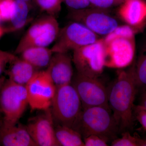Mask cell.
<instances>
[{"label": "cell", "instance_id": "6da1fadb", "mask_svg": "<svg viewBox=\"0 0 146 146\" xmlns=\"http://www.w3.org/2000/svg\"><path fill=\"white\" fill-rule=\"evenodd\" d=\"M137 94L134 60L127 69L118 71L117 77L108 88V105L120 133L129 131L133 127L134 102Z\"/></svg>", "mask_w": 146, "mask_h": 146}, {"label": "cell", "instance_id": "7a4b0ae2", "mask_svg": "<svg viewBox=\"0 0 146 146\" xmlns=\"http://www.w3.org/2000/svg\"><path fill=\"white\" fill-rule=\"evenodd\" d=\"M72 128L78 132L83 139L94 134L108 142L113 141L120 133L109 106H95L82 109Z\"/></svg>", "mask_w": 146, "mask_h": 146}, {"label": "cell", "instance_id": "3957f363", "mask_svg": "<svg viewBox=\"0 0 146 146\" xmlns=\"http://www.w3.org/2000/svg\"><path fill=\"white\" fill-rule=\"evenodd\" d=\"M28 105L25 86L6 79L0 94L3 125H12L18 123Z\"/></svg>", "mask_w": 146, "mask_h": 146}, {"label": "cell", "instance_id": "277c9868", "mask_svg": "<svg viewBox=\"0 0 146 146\" xmlns=\"http://www.w3.org/2000/svg\"><path fill=\"white\" fill-rule=\"evenodd\" d=\"M60 28L56 17L46 14L35 21L20 40L14 54L32 47H47L55 41Z\"/></svg>", "mask_w": 146, "mask_h": 146}, {"label": "cell", "instance_id": "5b68a950", "mask_svg": "<svg viewBox=\"0 0 146 146\" xmlns=\"http://www.w3.org/2000/svg\"><path fill=\"white\" fill-rule=\"evenodd\" d=\"M50 108L58 124L72 127L82 107L78 94L71 84L56 87Z\"/></svg>", "mask_w": 146, "mask_h": 146}, {"label": "cell", "instance_id": "8992f818", "mask_svg": "<svg viewBox=\"0 0 146 146\" xmlns=\"http://www.w3.org/2000/svg\"><path fill=\"white\" fill-rule=\"evenodd\" d=\"M135 35L103 37L105 67L121 69L133 63L136 52Z\"/></svg>", "mask_w": 146, "mask_h": 146}, {"label": "cell", "instance_id": "52a82bcc", "mask_svg": "<svg viewBox=\"0 0 146 146\" xmlns=\"http://www.w3.org/2000/svg\"><path fill=\"white\" fill-rule=\"evenodd\" d=\"M73 52V62L78 73L94 78H98L101 76L105 67L103 37Z\"/></svg>", "mask_w": 146, "mask_h": 146}, {"label": "cell", "instance_id": "ba28073f", "mask_svg": "<svg viewBox=\"0 0 146 146\" xmlns=\"http://www.w3.org/2000/svg\"><path fill=\"white\" fill-rule=\"evenodd\" d=\"M99 36L82 24L72 21L60 28L51 49L53 53L69 52L96 42Z\"/></svg>", "mask_w": 146, "mask_h": 146}, {"label": "cell", "instance_id": "9c48e42d", "mask_svg": "<svg viewBox=\"0 0 146 146\" xmlns=\"http://www.w3.org/2000/svg\"><path fill=\"white\" fill-rule=\"evenodd\" d=\"M108 10L96 7L70 10L68 17L72 21L82 24L99 36L104 37L119 25L117 19Z\"/></svg>", "mask_w": 146, "mask_h": 146}, {"label": "cell", "instance_id": "30bf717a", "mask_svg": "<svg viewBox=\"0 0 146 146\" xmlns=\"http://www.w3.org/2000/svg\"><path fill=\"white\" fill-rule=\"evenodd\" d=\"M25 87L32 110H44L51 107L56 86L46 69L37 71Z\"/></svg>", "mask_w": 146, "mask_h": 146}, {"label": "cell", "instance_id": "8fae6325", "mask_svg": "<svg viewBox=\"0 0 146 146\" xmlns=\"http://www.w3.org/2000/svg\"><path fill=\"white\" fill-rule=\"evenodd\" d=\"M98 78L89 77L77 72L71 84L81 101L82 109L95 106H109L108 88Z\"/></svg>", "mask_w": 146, "mask_h": 146}, {"label": "cell", "instance_id": "7c38bea8", "mask_svg": "<svg viewBox=\"0 0 146 146\" xmlns=\"http://www.w3.org/2000/svg\"><path fill=\"white\" fill-rule=\"evenodd\" d=\"M44 111L25 125L27 130L37 146H60L55 136L51 109Z\"/></svg>", "mask_w": 146, "mask_h": 146}, {"label": "cell", "instance_id": "4fadbf2b", "mask_svg": "<svg viewBox=\"0 0 146 146\" xmlns=\"http://www.w3.org/2000/svg\"><path fill=\"white\" fill-rule=\"evenodd\" d=\"M73 63L69 52L53 54L46 70L56 87L71 84L74 75Z\"/></svg>", "mask_w": 146, "mask_h": 146}, {"label": "cell", "instance_id": "5bb4252c", "mask_svg": "<svg viewBox=\"0 0 146 146\" xmlns=\"http://www.w3.org/2000/svg\"><path fill=\"white\" fill-rule=\"evenodd\" d=\"M118 16L136 33L146 25V0H126L119 5Z\"/></svg>", "mask_w": 146, "mask_h": 146}, {"label": "cell", "instance_id": "9a60e30c", "mask_svg": "<svg viewBox=\"0 0 146 146\" xmlns=\"http://www.w3.org/2000/svg\"><path fill=\"white\" fill-rule=\"evenodd\" d=\"M17 124L9 126L2 125L0 127V145L37 146L25 125Z\"/></svg>", "mask_w": 146, "mask_h": 146}, {"label": "cell", "instance_id": "2e32d148", "mask_svg": "<svg viewBox=\"0 0 146 146\" xmlns=\"http://www.w3.org/2000/svg\"><path fill=\"white\" fill-rule=\"evenodd\" d=\"M9 65V69L6 72L8 78L16 83L25 86L39 71L21 57H17Z\"/></svg>", "mask_w": 146, "mask_h": 146}, {"label": "cell", "instance_id": "e0dca14e", "mask_svg": "<svg viewBox=\"0 0 146 146\" xmlns=\"http://www.w3.org/2000/svg\"><path fill=\"white\" fill-rule=\"evenodd\" d=\"M53 52L51 48L45 47H32L20 54V57L39 70L48 68Z\"/></svg>", "mask_w": 146, "mask_h": 146}, {"label": "cell", "instance_id": "ac0fdd59", "mask_svg": "<svg viewBox=\"0 0 146 146\" xmlns=\"http://www.w3.org/2000/svg\"><path fill=\"white\" fill-rule=\"evenodd\" d=\"M15 9L10 21V25L6 28L7 33L13 32L22 29L29 21L30 5L25 0H15Z\"/></svg>", "mask_w": 146, "mask_h": 146}, {"label": "cell", "instance_id": "d6986e66", "mask_svg": "<svg viewBox=\"0 0 146 146\" xmlns=\"http://www.w3.org/2000/svg\"><path fill=\"white\" fill-rule=\"evenodd\" d=\"M55 133L60 146H85L81 135L72 127L57 124Z\"/></svg>", "mask_w": 146, "mask_h": 146}, {"label": "cell", "instance_id": "ffe728a7", "mask_svg": "<svg viewBox=\"0 0 146 146\" xmlns=\"http://www.w3.org/2000/svg\"><path fill=\"white\" fill-rule=\"evenodd\" d=\"M135 78L137 93L146 90V43L139 51L137 60H135Z\"/></svg>", "mask_w": 146, "mask_h": 146}, {"label": "cell", "instance_id": "44dd1931", "mask_svg": "<svg viewBox=\"0 0 146 146\" xmlns=\"http://www.w3.org/2000/svg\"><path fill=\"white\" fill-rule=\"evenodd\" d=\"M40 10L56 17L61 11L63 0H33Z\"/></svg>", "mask_w": 146, "mask_h": 146}, {"label": "cell", "instance_id": "7402d4cb", "mask_svg": "<svg viewBox=\"0 0 146 146\" xmlns=\"http://www.w3.org/2000/svg\"><path fill=\"white\" fill-rule=\"evenodd\" d=\"M15 9V0H0V15L1 21L9 22Z\"/></svg>", "mask_w": 146, "mask_h": 146}, {"label": "cell", "instance_id": "603a6c76", "mask_svg": "<svg viewBox=\"0 0 146 146\" xmlns=\"http://www.w3.org/2000/svg\"><path fill=\"white\" fill-rule=\"evenodd\" d=\"M121 137L116 138L111 142L112 146H139V138L131 135L129 131L121 133Z\"/></svg>", "mask_w": 146, "mask_h": 146}, {"label": "cell", "instance_id": "cb8c5ba5", "mask_svg": "<svg viewBox=\"0 0 146 146\" xmlns=\"http://www.w3.org/2000/svg\"><path fill=\"white\" fill-rule=\"evenodd\" d=\"M70 10H78L94 7L89 0H63Z\"/></svg>", "mask_w": 146, "mask_h": 146}, {"label": "cell", "instance_id": "d4e9b609", "mask_svg": "<svg viewBox=\"0 0 146 146\" xmlns=\"http://www.w3.org/2000/svg\"><path fill=\"white\" fill-rule=\"evenodd\" d=\"M94 7L109 9L115 7L119 6L123 1V0H89Z\"/></svg>", "mask_w": 146, "mask_h": 146}, {"label": "cell", "instance_id": "484cf974", "mask_svg": "<svg viewBox=\"0 0 146 146\" xmlns=\"http://www.w3.org/2000/svg\"><path fill=\"white\" fill-rule=\"evenodd\" d=\"M17 57L14 54L0 50V76L5 70L7 65L10 64Z\"/></svg>", "mask_w": 146, "mask_h": 146}, {"label": "cell", "instance_id": "4316f807", "mask_svg": "<svg viewBox=\"0 0 146 146\" xmlns=\"http://www.w3.org/2000/svg\"><path fill=\"white\" fill-rule=\"evenodd\" d=\"M85 146H107L105 139L96 135H91L83 139Z\"/></svg>", "mask_w": 146, "mask_h": 146}, {"label": "cell", "instance_id": "83f0119b", "mask_svg": "<svg viewBox=\"0 0 146 146\" xmlns=\"http://www.w3.org/2000/svg\"><path fill=\"white\" fill-rule=\"evenodd\" d=\"M133 115L134 119L138 121L146 131V110L142 109L137 105H135Z\"/></svg>", "mask_w": 146, "mask_h": 146}, {"label": "cell", "instance_id": "f1b7e54d", "mask_svg": "<svg viewBox=\"0 0 146 146\" xmlns=\"http://www.w3.org/2000/svg\"><path fill=\"white\" fill-rule=\"evenodd\" d=\"M138 107L146 110V90L140 93Z\"/></svg>", "mask_w": 146, "mask_h": 146}, {"label": "cell", "instance_id": "f546056e", "mask_svg": "<svg viewBox=\"0 0 146 146\" xmlns=\"http://www.w3.org/2000/svg\"><path fill=\"white\" fill-rule=\"evenodd\" d=\"M6 78L4 76H1L0 77V94H1V91L2 88L5 82Z\"/></svg>", "mask_w": 146, "mask_h": 146}, {"label": "cell", "instance_id": "4dcf8cb0", "mask_svg": "<svg viewBox=\"0 0 146 146\" xmlns=\"http://www.w3.org/2000/svg\"><path fill=\"white\" fill-rule=\"evenodd\" d=\"M7 33L6 29L0 26V38Z\"/></svg>", "mask_w": 146, "mask_h": 146}, {"label": "cell", "instance_id": "1f68e13d", "mask_svg": "<svg viewBox=\"0 0 146 146\" xmlns=\"http://www.w3.org/2000/svg\"><path fill=\"white\" fill-rule=\"evenodd\" d=\"M139 146H146V138H139Z\"/></svg>", "mask_w": 146, "mask_h": 146}, {"label": "cell", "instance_id": "d6a6232c", "mask_svg": "<svg viewBox=\"0 0 146 146\" xmlns=\"http://www.w3.org/2000/svg\"><path fill=\"white\" fill-rule=\"evenodd\" d=\"M25 1H26L30 6L31 3L32 1H33V0H25Z\"/></svg>", "mask_w": 146, "mask_h": 146}, {"label": "cell", "instance_id": "836d02e7", "mask_svg": "<svg viewBox=\"0 0 146 146\" xmlns=\"http://www.w3.org/2000/svg\"><path fill=\"white\" fill-rule=\"evenodd\" d=\"M1 21V15H0V21Z\"/></svg>", "mask_w": 146, "mask_h": 146}, {"label": "cell", "instance_id": "e575fe53", "mask_svg": "<svg viewBox=\"0 0 146 146\" xmlns=\"http://www.w3.org/2000/svg\"><path fill=\"white\" fill-rule=\"evenodd\" d=\"M123 1H126V0H123Z\"/></svg>", "mask_w": 146, "mask_h": 146}]
</instances>
